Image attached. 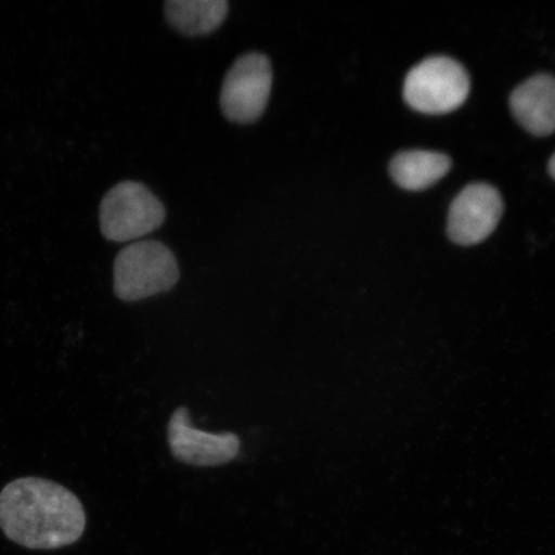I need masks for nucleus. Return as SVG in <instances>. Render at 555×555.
<instances>
[{
    "label": "nucleus",
    "mask_w": 555,
    "mask_h": 555,
    "mask_svg": "<svg viewBox=\"0 0 555 555\" xmlns=\"http://www.w3.org/2000/svg\"><path fill=\"white\" fill-rule=\"evenodd\" d=\"M79 498L44 478L24 477L0 492V529L29 550L50 551L72 545L86 530Z\"/></svg>",
    "instance_id": "nucleus-1"
},
{
    "label": "nucleus",
    "mask_w": 555,
    "mask_h": 555,
    "mask_svg": "<svg viewBox=\"0 0 555 555\" xmlns=\"http://www.w3.org/2000/svg\"><path fill=\"white\" fill-rule=\"evenodd\" d=\"M176 256L158 241H141L121 249L114 263V289L125 302L166 293L179 281Z\"/></svg>",
    "instance_id": "nucleus-2"
},
{
    "label": "nucleus",
    "mask_w": 555,
    "mask_h": 555,
    "mask_svg": "<svg viewBox=\"0 0 555 555\" xmlns=\"http://www.w3.org/2000/svg\"><path fill=\"white\" fill-rule=\"evenodd\" d=\"M469 76L460 62L437 55L409 72L404 99L422 114L441 115L460 108L469 94Z\"/></svg>",
    "instance_id": "nucleus-3"
},
{
    "label": "nucleus",
    "mask_w": 555,
    "mask_h": 555,
    "mask_svg": "<svg viewBox=\"0 0 555 555\" xmlns=\"http://www.w3.org/2000/svg\"><path fill=\"white\" fill-rule=\"evenodd\" d=\"M165 207L147 186L122 182L103 197L100 223L103 237L114 242L133 241L162 227Z\"/></svg>",
    "instance_id": "nucleus-4"
},
{
    "label": "nucleus",
    "mask_w": 555,
    "mask_h": 555,
    "mask_svg": "<svg viewBox=\"0 0 555 555\" xmlns=\"http://www.w3.org/2000/svg\"><path fill=\"white\" fill-rule=\"evenodd\" d=\"M273 87V66L268 55H241L229 68L221 88L220 107L229 121L253 124L266 113Z\"/></svg>",
    "instance_id": "nucleus-5"
},
{
    "label": "nucleus",
    "mask_w": 555,
    "mask_h": 555,
    "mask_svg": "<svg viewBox=\"0 0 555 555\" xmlns=\"http://www.w3.org/2000/svg\"><path fill=\"white\" fill-rule=\"evenodd\" d=\"M503 211V198L494 186L483 183L466 186L450 207V240L461 246L477 245L495 231Z\"/></svg>",
    "instance_id": "nucleus-6"
},
{
    "label": "nucleus",
    "mask_w": 555,
    "mask_h": 555,
    "mask_svg": "<svg viewBox=\"0 0 555 555\" xmlns=\"http://www.w3.org/2000/svg\"><path fill=\"white\" fill-rule=\"evenodd\" d=\"M169 446L179 462L194 467H218L235 460L240 437L232 433L208 434L192 427L190 412L178 408L169 422Z\"/></svg>",
    "instance_id": "nucleus-7"
},
{
    "label": "nucleus",
    "mask_w": 555,
    "mask_h": 555,
    "mask_svg": "<svg viewBox=\"0 0 555 555\" xmlns=\"http://www.w3.org/2000/svg\"><path fill=\"white\" fill-rule=\"evenodd\" d=\"M513 115L533 135H550L555 131V78L532 76L511 95Z\"/></svg>",
    "instance_id": "nucleus-8"
},
{
    "label": "nucleus",
    "mask_w": 555,
    "mask_h": 555,
    "mask_svg": "<svg viewBox=\"0 0 555 555\" xmlns=\"http://www.w3.org/2000/svg\"><path fill=\"white\" fill-rule=\"evenodd\" d=\"M451 169V159L440 152H401L390 165L391 177L401 189L423 191L439 182Z\"/></svg>",
    "instance_id": "nucleus-9"
},
{
    "label": "nucleus",
    "mask_w": 555,
    "mask_h": 555,
    "mask_svg": "<svg viewBox=\"0 0 555 555\" xmlns=\"http://www.w3.org/2000/svg\"><path fill=\"white\" fill-rule=\"evenodd\" d=\"M229 4L225 0H169L165 4L168 23L186 37L211 34L224 23Z\"/></svg>",
    "instance_id": "nucleus-10"
},
{
    "label": "nucleus",
    "mask_w": 555,
    "mask_h": 555,
    "mask_svg": "<svg viewBox=\"0 0 555 555\" xmlns=\"http://www.w3.org/2000/svg\"><path fill=\"white\" fill-rule=\"evenodd\" d=\"M550 172L551 176L555 179V154L553 155L550 162Z\"/></svg>",
    "instance_id": "nucleus-11"
}]
</instances>
